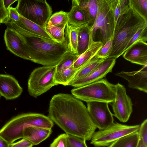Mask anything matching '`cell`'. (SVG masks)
<instances>
[{"label": "cell", "mask_w": 147, "mask_h": 147, "mask_svg": "<svg viewBox=\"0 0 147 147\" xmlns=\"http://www.w3.org/2000/svg\"><path fill=\"white\" fill-rule=\"evenodd\" d=\"M48 117L67 135L90 140L97 127L87 107L72 94L59 93L51 99Z\"/></svg>", "instance_id": "6da1fadb"}, {"label": "cell", "mask_w": 147, "mask_h": 147, "mask_svg": "<svg viewBox=\"0 0 147 147\" xmlns=\"http://www.w3.org/2000/svg\"><path fill=\"white\" fill-rule=\"evenodd\" d=\"M9 27L14 30L24 40L31 61L43 66L57 65L64 55L70 51L67 42L63 43L47 41L34 37L11 21Z\"/></svg>", "instance_id": "7a4b0ae2"}, {"label": "cell", "mask_w": 147, "mask_h": 147, "mask_svg": "<svg viewBox=\"0 0 147 147\" xmlns=\"http://www.w3.org/2000/svg\"><path fill=\"white\" fill-rule=\"evenodd\" d=\"M146 26L147 19L134 7L129 0V3L122 9L116 23L112 51L109 56L117 59L123 55L132 37L139 30Z\"/></svg>", "instance_id": "3957f363"}, {"label": "cell", "mask_w": 147, "mask_h": 147, "mask_svg": "<svg viewBox=\"0 0 147 147\" xmlns=\"http://www.w3.org/2000/svg\"><path fill=\"white\" fill-rule=\"evenodd\" d=\"M54 123L48 117L36 113H27L18 115L10 120L0 129V136L9 144L22 138L24 129L35 126L51 129Z\"/></svg>", "instance_id": "277c9868"}, {"label": "cell", "mask_w": 147, "mask_h": 147, "mask_svg": "<svg viewBox=\"0 0 147 147\" xmlns=\"http://www.w3.org/2000/svg\"><path fill=\"white\" fill-rule=\"evenodd\" d=\"M118 1L97 0V13L90 30L93 39L94 34L99 30L101 38L99 41L102 46L113 38L115 26L114 12Z\"/></svg>", "instance_id": "5b68a950"}, {"label": "cell", "mask_w": 147, "mask_h": 147, "mask_svg": "<svg viewBox=\"0 0 147 147\" xmlns=\"http://www.w3.org/2000/svg\"><path fill=\"white\" fill-rule=\"evenodd\" d=\"M71 92L75 97L86 102L101 101L112 103L115 94V85L109 82L106 78L74 88Z\"/></svg>", "instance_id": "8992f818"}, {"label": "cell", "mask_w": 147, "mask_h": 147, "mask_svg": "<svg viewBox=\"0 0 147 147\" xmlns=\"http://www.w3.org/2000/svg\"><path fill=\"white\" fill-rule=\"evenodd\" d=\"M15 7L20 15L43 27L52 15L51 7L46 0H18Z\"/></svg>", "instance_id": "52a82bcc"}, {"label": "cell", "mask_w": 147, "mask_h": 147, "mask_svg": "<svg viewBox=\"0 0 147 147\" xmlns=\"http://www.w3.org/2000/svg\"><path fill=\"white\" fill-rule=\"evenodd\" d=\"M56 65L43 66L31 72L28 83V90L31 96L36 98L56 85L54 76Z\"/></svg>", "instance_id": "ba28073f"}, {"label": "cell", "mask_w": 147, "mask_h": 147, "mask_svg": "<svg viewBox=\"0 0 147 147\" xmlns=\"http://www.w3.org/2000/svg\"><path fill=\"white\" fill-rule=\"evenodd\" d=\"M140 125H129L114 123L107 128L95 132L90 143L96 147L108 146L116 140L138 131Z\"/></svg>", "instance_id": "9c48e42d"}, {"label": "cell", "mask_w": 147, "mask_h": 147, "mask_svg": "<svg viewBox=\"0 0 147 147\" xmlns=\"http://www.w3.org/2000/svg\"><path fill=\"white\" fill-rule=\"evenodd\" d=\"M115 97L112 102L113 116L121 122L125 123L129 119L133 111V103L126 92L125 87L118 83L115 85Z\"/></svg>", "instance_id": "30bf717a"}, {"label": "cell", "mask_w": 147, "mask_h": 147, "mask_svg": "<svg viewBox=\"0 0 147 147\" xmlns=\"http://www.w3.org/2000/svg\"><path fill=\"white\" fill-rule=\"evenodd\" d=\"M108 104L107 102L101 101L87 102L89 115L99 130L106 129L114 123L113 115L109 110Z\"/></svg>", "instance_id": "8fae6325"}, {"label": "cell", "mask_w": 147, "mask_h": 147, "mask_svg": "<svg viewBox=\"0 0 147 147\" xmlns=\"http://www.w3.org/2000/svg\"><path fill=\"white\" fill-rule=\"evenodd\" d=\"M117 59L109 56L103 61L92 72L74 82L71 86L74 88L82 86L99 80L111 72Z\"/></svg>", "instance_id": "7c38bea8"}, {"label": "cell", "mask_w": 147, "mask_h": 147, "mask_svg": "<svg viewBox=\"0 0 147 147\" xmlns=\"http://www.w3.org/2000/svg\"><path fill=\"white\" fill-rule=\"evenodd\" d=\"M4 38L8 50L19 57L30 60L24 40L14 30L8 26L5 30Z\"/></svg>", "instance_id": "4fadbf2b"}, {"label": "cell", "mask_w": 147, "mask_h": 147, "mask_svg": "<svg viewBox=\"0 0 147 147\" xmlns=\"http://www.w3.org/2000/svg\"><path fill=\"white\" fill-rule=\"evenodd\" d=\"M115 75L127 80L129 88L147 93V65L137 71H122Z\"/></svg>", "instance_id": "5bb4252c"}, {"label": "cell", "mask_w": 147, "mask_h": 147, "mask_svg": "<svg viewBox=\"0 0 147 147\" xmlns=\"http://www.w3.org/2000/svg\"><path fill=\"white\" fill-rule=\"evenodd\" d=\"M23 92L18 81L12 76L0 74V95L6 100H12L19 97Z\"/></svg>", "instance_id": "9a60e30c"}, {"label": "cell", "mask_w": 147, "mask_h": 147, "mask_svg": "<svg viewBox=\"0 0 147 147\" xmlns=\"http://www.w3.org/2000/svg\"><path fill=\"white\" fill-rule=\"evenodd\" d=\"M123 54V57L132 63L143 66L147 65V41L138 40Z\"/></svg>", "instance_id": "2e32d148"}, {"label": "cell", "mask_w": 147, "mask_h": 147, "mask_svg": "<svg viewBox=\"0 0 147 147\" xmlns=\"http://www.w3.org/2000/svg\"><path fill=\"white\" fill-rule=\"evenodd\" d=\"M11 21L22 29L38 38L47 41L56 42L47 33L45 28L39 26L20 15L19 21Z\"/></svg>", "instance_id": "e0dca14e"}, {"label": "cell", "mask_w": 147, "mask_h": 147, "mask_svg": "<svg viewBox=\"0 0 147 147\" xmlns=\"http://www.w3.org/2000/svg\"><path fill=\"white\" fill-rule=\"evenodd\" d=\"M52 132V129L35 126H30L24 129L22 138L28 140L33 146L37 145L48 138Z\"/></svg>", "instance_id": "ac0fdd59"}, {"label": "cell", "mask_w": 147, "mask_h": 147, "mask_svg": "<svg viewBox=\"0 0 147 147\" xmlns=\"http://www.w3.org/2000/svg\"><path fill=\"white\" fill-rule=\"evenodd\" d=\"M72 3L71 9L68 12V24L77 27L85 24L89 26L87 16L83 9L78 4L77 0H72Z\"/></svg>", "instance_id": "d6986e66"}, {"label": "cell", "mask_w": 147, "mask_h": 147, "mask_svg": "<svg viewBox=\"0 0 147 147\" xmlns=\"http://www.w3.org/2000/svg\"><path fill=\"white\" fill-rule=\"evenodd\" d=\"M92 40L89 26L85 24L79 27L77 53L78 55L88 49Z\"/></svg>", "instance_id": "ffe728a7"}, {"label": "cell", "mask_w": 147, "mask_h": 147, "mask_svg": "<svg viewBox=\"0 0 147 147\" xmlns=\"http://www.w3.org/2000/svg\"><path fill=\"white\" fill-rule=\"evenodd\" d=\"M106 58H101L95 55L87 63L77 70L68 86H71L76 81L90 74Z\"/></svg>", "instance_id": "44dd1931"}, {"label": "cell", "mask_w": 147, "mask_h": 147, "mask_svg": "<svg viewBox=\"0 0 147 147\" xmlns=\"http://www.w3.org/2000/svg\"><path fill=\"white\" fill-rule=\"evenodd\" d=\"M102 46L100 42L92 40L88 49L79 56L74 62V68L77 70L83 66L96 55Z\"/></svg>", "instance_id": "7402d4cb"}, {"label": "cell", "mask_w": 147, "mask_h": 147, "mask_svg": "<svg viewBox=\"0 0 147 147\" xmlns=\"http://www.w3.org/2000/svg\"><path fill=\"white\" fill-rule=\"evenodd\" d=\"M87 18L91 27L94 22L98 10L97 0H77Z\"/></svg>", "instance_id": "603a6c76"}, {"label": "cell", "mask_w": 147, "mask_h": 147, "mask_svg": "<svg viewBox=\"0 0 147 147\" xmlns=\"http://www.w3.org/2000/svg\"><path fill=\"white\" fill-rule=\"evenodd\" d=\"M139 140L138 131L114 142L107 147H136Z\"/></svg>", "instance_id": "cb8c5ba5"}, {"label": "cell", "mask_w": 147, "mask_h": 147, "mask_svg": "<svg viewBox=\"0 0 147 147\" xmlns=\"http://www.w3.org/2000/svg\"><path fill=\"white\" fill-rule=\"evenodd\" d=\"M77 71V69L74 68L72 66L65 70L56 71L54 76V80L56 85L68 86L70 82Z\"/></svg>", "instance_id": "d4e9b609"}, {"label": "cell", "mask_w": 147, "mask_h": 147, "mask_svg": "<svg viewBox=\"0 0 147 147\" xmlns=\"http://www.w3.org/2000/svg\"><path fill=\"white\" fill-rule=\"evenodd\" d=\"M66 26V35L68 40V47L71 52L77 54L79 27L74 26L68 24H67Z\"/></svg>", "instance_id": "484cf974"}, {"label": "cell", "mask_w": 147, "mask_h": 147, "mask_svg": "<svg viewBox=\"0 0 147 147\" xmlns=\"http://www.w3.org/2000/svg\"><path fill=\"white\" fill-rule=\"evenodd\" d=\"M66 25H59L47 26L45 29L49 34L56 42L63 43L66 40L64 31Z\"/></svg>", "instance_id": "4316f807"}, {"label": "cell", "mask_w": 147, "mask_h": 147, "mask_svg": "<svg viewBox=\"0 0 147 147\" xmlns=\"http://www.w3.org/2000/svg\"><path fill=\"white\" fill-rule=\"evenodd\" d=\"M78 56L76 54L70 51L68 52L56 65V71L65 70L73 66Z\"/></svg>", "instance_id": "83f0119b"}, {"label": "cell", "mask_w": 147, "mask_h": 147, "mask_svg": "<svg viewBox=\"0 0 147 147\" xmlns=\"http://www.w3.org/2000/svg\"><path fill=\"white\" fill-rule=\"evenodd\" d=\"M68 12L62 11L54 13L49 19L46 27L59 25H66L68 22Z\"/></svg>", "instance_id": "f1b7e54d"}, {"label": "cell", "mask_w": 147, "mask_h": 147, "mask_svg": "<svg viewBox=\"0 0 147 147\" xmlns=\"http://www.w3.org/2000/svg\"><path fill=\"white\" fill-rule=\"evenodd\" d=\"M139 40L147 41V26L139 30L129 41L125 50L127 51L135 42Z\"/></svg>", "instance_id": "f546056e"}, {"label": "cell", "mask_w": 147, "mask_h": 147, "mask_svg": "<svg viewBox=\"0 0 147 147\" xmlns=\"http://www.w3.org/2000/svg\"><path fill=\"white\" fill-rule=\"evenodd\" d=\"M134 7L147 19V0H130Z\"/></svg>", "instance_id": "4dcf8cb0"}, {"label": "cell", "mask_w": 147, "mask_h": 147, "mask_svg": "<svg viewBox=\"0 0 147 147\" xmlns=\"http://www.w3.org/2000/svg\"><path fill=\"white\" fill-rule=\"evenodd\" d=\"M113 39L109 40L102 46L96 54L97 56L103 58H106L110 56L112 49Z\"/></svg>", "instance_id": "1f68e13d"}, {"label": "cell", "mask_w": 147, "mask_h": 147, "mask_svg": "<svg viewBox=\"0 0 147 147\" xmlns=\"http://www.w3.org/2000/svg\"><path fill=\"white\" fill-rule=\"evenodd\" d=\"M67 135L68 147H88L85 140L71 135Z\"/></svg>", "instance_id": "d6a6232c"}, {"label": "cell", "mask_w": 147, "mask_h": 147, "mask_svg": "<svg viewBox=\"0 0 147 147\" xmlns=\"http://www.w3.org/2000/svg\"><path fill=\"white\" fill-rule=\"evenodd\" d=\"M49 147H68L67 135L63 134L58 136L51 143Z\"/></svg>", "instance_id": "836d02e7"}, {"label": "cell", "mask_w": 147, "mask_h": 147, "mask_svg": "<svg viewBox=\"0 0 147 147\" xmlns=\"http://www.w3.org/2000/svg\"><path fill=\"white\" fill-rule=\"evenodd\" d=\"M138 132L140 139L147 146V119L144 120L140 125Z\"/></svg>", "instance_id": "e575fe53"}, {"label": "cell", "mask_w": 147, "mask_h": 147, "mask_svg": "<svg viewBox=\"0 0 147 147\" xmlns=\"http://www.w3.org/2000/svg\"><path fill=\"white\" fill-rule=\"evenodd\" d=\"M9 20L8 11L4 6L3 0H0V22L6 24Z\"/></svg>", "instance_id": "d590c367"}, {"label": "cell", "mask_w": 147, "mask_h": 147, "mask_svg": "<svg viewBox=\"0 0 147 147\" xmlns=\"http://www.w3.org/2000/svg\"><path fill=\"white\" fill-rule=\"evenodd\" d=\"M33 146V144L28 140L23 138L16 142L9 144V147H29Z\"/></svg>", "instance_id": "8d00e7d4"}, {"label": "cell", "mask_w": 147, "mask_h": 147, "mask_svg": "<svg viewBox=\"0 0 147 147\" xmlns=\"http://www.w3.org/2000/svg\"><path fill=\"white\" fill-rule=\"evenodd\" d=\"M9 20L17 22L20 19V14L18 13L16 8L10 7L7 10Z\"/></svg>", "instance_id": "74e56055"}, {"label": "cell", "mask_w": 147, "mask_h": 147, "mask_svg": "<svg viewBox=\"0 0 147 147\" xmlns=\"http://www.w3.org/2000/svg\"><path fill=\"white\" fill-rule=\"evenodd\" d=\"M16 1H18V0H3V5L5 8L7 10L10 7V6Z\"/></svg>", "instance_id": "f35d334b"}, {"label": "cell", "mask_w": 147, "mask_h": 147, "mask_svg": "<svg viewBox=\"0 0 147 147\" xmlns=\"http://www.w3.org/2000/svg\"><path fill=\"white\" fill-rule=\"evenodd\" d=\"M9 144L0 136V147H9Z\"/></svg>", "instance_id": "ab89813d"}, {"label": "cell", "mask_w": 147, "mask_h": 147, "mask_svg": "<svg viewBox=\"0 0 147 147\" xmlns=\"http://www.w3.org/2000/svg\"><path fill=\"white\" fill-rule=\"evenodd\" d=\"M136 147H147V146L140 139H139Z\"/></svg>", "instance_id": "60d3db41"}, {"label": "cell", "mask_w": 147, "mask_h": 147, "mask_svg": "<svg viewBox=\"0 0 147 147\" xmlns=\"http://www.w3.org/2000/svg\"><path fill=\"white\" fill-rule=\"evenodd\" d=\"M33 146H30V147H32Z\"/></svg>", "instance_id": "b9f144b4"}, {"label": "cell", "mask_w": 147, "mask_h": 147, "mask_svg": "<svg viewBox=\"0 0 147 147\" xmlns=\"http://www.w3.org/2000/svg\"><path fill=\"white\" fill-rule=\"evenodd\" d=\"M1 96L0 95V99Z\"/></svg>", "instance_id": "7bdbcfd3"}, {"label": "cell", "mask_w": 147, "mask_h": 147, "mask_svg": "<svg viewBox=\"0 0 147 147\" xmlns=\"http://www.w3.org/2000/svg\"><path fill=\"white\" fill-rule=\"evenodd\" d=\"M1 23L0 22V24H1Z\"/></svg>", "instance_id": "ee69618b"}]
</instances>
